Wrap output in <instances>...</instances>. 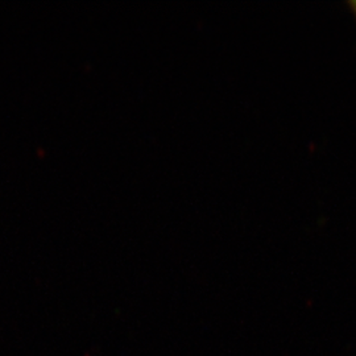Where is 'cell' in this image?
<instances>
[{"label":"cell","mask_w":356,"mask_h":356,"mask_svg":"<svg viewBox=\"0 0 356 356\" xmlns=\"http://www.w3.org/2000/svg\"><path fill=\"white\" fill-rule=\"evenodd\" d=\"M350 6H351V8H353V13H355L356 17V1H351V3H350Z\"/></svg>","instance_id":"obj_1"}]
</instances>
